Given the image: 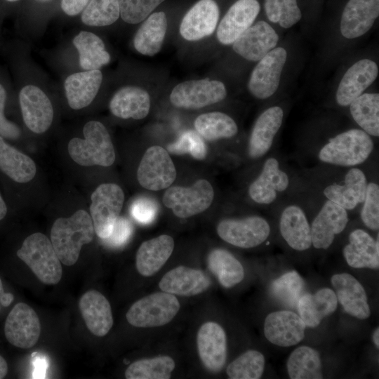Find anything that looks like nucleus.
Masks as SVG:
<instances>
[{"mask_svg": "<svg viewBox=\"0 0 379 379\" xmlns=\"http://www.w3.org/2000/svg\"><path fill=\"white\" fill-rule=\"evenodd\" d=\"M168 27L166 13H151L138 29L133 38L135 49L140 54L154 56L161 49Z\"/></svg>", "mask_w": 379, "mask_h": 379, "instance_id": "33", "label": "nucleus"}, {"mask_svg": "<svg viewBox=\"0 0 379 379\" xmlns=\"http://www.w3.org/2000/svg\"><path fill=\"white\" fill-rule=\"evenodd\" d=\"M211 280L203 271L178 266L166 273L159 283L161 291L182 296H193L206 291Z\"/></svg>", "mask_w": 379, "mask_h": 379, "instance_id": "27", "label": "nucleus"}, {"mask_svg": "<svg viewBox=\"0 0 379 379\" xmlns=\"http://www.w3.org/2000/svg\"><path fill=\"white\" fill-rule=\"evenodd\" d=\"M94 227L90 215L78 210L69 218H59L51 231V241L60 262L67 266L75 264L81 247L93 239Z\"/></svg>", "mask_w": 379, "mask_h": 379, "instance_id": "5", "label": "nucleus"}, {"mask_svg": "<svg viewBox=\"0 0 379 379\" xmlns=\"http://www.w3.org/2000/svg\"><path fill=\"white\" fill-rule=\"evenodd\" d=\"M374 149L373 138L358 127L339 131L319 147L321 163L336 167L359 166L368 160Z\"/></svg>", "mask_w": 379, "mask_h": 379, "instance_id": "3", "label": "nucleus"}, {"mask_svg": "<svg viewBox=\"0 0 379 379\" xmlns=\"http://www.w3.org/2000/svg\"><path fill=\"white\" fill-rule=\"evenodd\" d=\"M102 81L99 69L86 70L68 76L64 83L69 107L80 109L89 105L96 96Z\"/></svg>", "mask_w": 379, "mask_h": 379, "instance_id": "31", "label": "nucleus"}, {"mask_svg": "<svg viewBox=\"0 0 379 379\" xmlns=\"http://www.w3.org/2000/svg\"><path fill=\"white\" fill-rule=\"evenodd\" d=\"M176 174L168 152L161 146L154 145L145 152L138 168L137 178L144 188L158 191L169 187Z\"/></svg>", "mask_w": 379, "mask_h": 379, "instance_id": "15", "label": "nucleus"}, {"mask_svg": "<svg viewBox=\"0 0 379 379\" xmlns=\"http://www.w3.org/2000/svg\"><path fill=\"white\" fill-rule=\"evenodd\" d=\"M340 178L323 186L324 197L347 211L359 208L368 182L366 173L358 166L350 167Z\"/></svg>", "mask_w": 379, "mask_h": 379, "instance_id": "17", "label": "nucleus"}, {"mask_svg": "<svg viewBox=\"0 0 379 379\" xmlns=\"http://www.w3.org/2000/svg\"><path fill=\"white\" fill-rule=\"evenodd\" d=\"M281 41V32L265 19L255 22L230 46L239 58L257 63Z\"/></svg>", "mask_w": 379, "mask_h": 379, "instance_id": "9", "label": "nucleus"}, {"mask_svg": "<svg viewBox=\"0 0 379 379\" xmlns=\"http://www.w3.org/2000/svg\"><path fill=\"white\" fill-rule=\"evenodd\" d=\"M22 260L44 284H58L62 275L60 260L51 241L44 234L34 233L28 236L17 251Z\"/></svg>", "mask_w": 379, "mask_h": 379, "instance_id": "7", "label": "nucleus"}, {"mask_svg": "<svg viewBox=\"0 0 379 379\" xmlns=\"http://www.w3.org/2000/svg\"><path fill=\"white\" fill-rule=\"evenodd\" d=\"M158 206L157 202L147 197H139L131 204L130 212L132 217L139 223H151L157 216Z\"/></svg>", "mask_w": 379, "mask_h": 379, "instance_id": "49", "label": "nucleus"}, {"mask_svg": "<svg viewBox=\"0 0 379 379\" xmlns=\"http://www.w3.org/2000/svg\"><path fill=\"white\" fill-rule=\"evenodd\" d=\"M348 222V211L326 199L310 224L312 246L319 250L328 249Z\"/></svg>", "mask_w": 379, "mask_h": 379, "instance_id": "16", "label": "nucleus"}, {"mask_svg": "<svg viewBox=\"0 0 379 379\" xmlns=\"http://www.w3.org/2000/svg\"><path fill=\"white\" fill-rule=\"evenodd\" d=\"M6 99V91L0 84V135L3 138L15 140L20 136L21 131L15 124L8 121L4 116Z\"/></svg>", "mask_w": 379, "mask_h": 379, "instance_id": "51", "label": "nucleus"}, {"mask_svg": "<svg viewBox=\"0 0 379 379\" xmlns=\"http://www.w3.org/2000/svg\"><path fill=\"white\" fill-rule=\"evenodd\" d=\"M265 357L254 350H250L232 361L226 369L231 379H258L264 371Z\"/></svg>", "mask_w": 379, "mask_h": 379, "instance_id": "45", "label": "nucleus"}, {"mask_svg": "<svg viewBox=\"0 0 379 379\" xmlns=\"http://www.w3.org/2000/svg\"><path fill=\"white\" fill-rule=\"evenodd\" d=\"M305 283L296 271L284 274L274 280L270 287L271 295L284 306L293 307L297 305L302 295Z\"/></svg>", "mask_w": 379, "mask_h": 379, "instance_id": "43", "label": "nucleus"}, {"mask_svg": "<svg viewBox=\"0 0 379 379\" xmlns=\"http://www.w3.org/2000/svg\"><path fill=\"white\" fill-rule=\"evenodd\" d=\"M73 44L79 52L80 66L85 70L99 69L110 61L104 42L92 32H80L74 38Z\"/></svg>", "mask_w": 379, "mask_h": 379, "instance_id": "37", "label": "nucleus"}, {"mask_svg": "<svg viewBox=\"0 0 379 379\" xmlns=\"http://www.w3.org/2000/svg\"><path fill=\"white\" fill-rule=\"evenodd\" d=\"M6 1H18V0H6Z\"/></svg>", "mask_w": 379, "mask_h": 379, "instance_id": "58", "label": "nucleus"}, {"mask_svg": "<svg viewBox=\"0 0 379 379\" xmlns=\"http://www.w3.org/2000/svg\"><path fill=\"white\" fill-rule=\"evenodd\" d=\"M270 232V223L258 215L225 218L217 226V233L223 241L241 248L260 246L269 238Z\"/></svg>", "mask_w": 379, "mask_h": 379, "instance_id": "13", "label": "nucleus"}, {"mask_svg": "<svg viewBox=\"0 0 379 379\" xmlns=\"http://www.w3.org/2000/svg\"><path fill=\"white\" fill-rule=\"evenodd\" d=\"M180 310L177 298L166 292L154 293L135 302L128 310V322L138 328L159 327L169 323Z\"/></svg>", "mask_w": 379, "mask_h": 379, "instance_id": "8", "label": "nucleus"}, {"mask_svg": "<svg viewBox=\"0 0 379 379\" xmlns=\"http://www.w3.org/2000/svg\"><path fill=\"white\" fill-rule=\"evenodd\" d=\"M338 299L335 292L328 288L319 290L314 294L302 295L298 300L299 316L306 326L314 328L321 320L335 312Z\"/></svg>", "mask_w": 379, "mask_h": 379, "instance_id": "34", "label": "nucleus"}, {"mask_svg": "<svg viewBox=\"0 0 379 379\" xmlns=\"http://www.w3.org/2000/svg\"><path fill=\"white\" fill-rule=\"evenodd\" d=\"M280 234L289 247L297 251L311 248L310 223L300 204L291 203L282 209L279 220Z\"/></svg>", "mask_w": 379, "mask_h": 379, "instance_id": "25", "label": "nucleus"}, {"mask_svg": "<svg viewBox=\"0 0 379 379\" xmlns=\"http://www.w3.org/2000/svg\"><path fill=\"white\" fill-rule=\"evenodd\" d=\"M379 17V0H347L325 36L322 59L336 62L373 27Z\"/></svg>", "mask_w": 379, "mask_h": 379, "instance_id": "1", "label": "nucleus"}, {"mask_svg": "<svg viewBox=\"0 0 379 379\" xmlns=\"http://www.w3.org/2000/svg\"><path fill=\"white\" fill-rule=\"evenodd\" d=\"M220 19V9L215 0H199L184 15L180 25L181 36L196 41L215 32Z\"/></svg>", "mask_w": 379, "mask_h": 379, "instance_id": "21", "label": "nucleus"}, {"mask_svg": "<svg viewBox=\"0 0 379 379\" xmlns=\"http://www.w3.org/2000/svg\"><path fill=\"white\" fill-rule=\"evenodd\" d=\"M84 138H74L69 142L68 152L74 161L83 166H110L115 161L114 148L105 126L90 121L83 128Z\"/></svg>", "mask_w": 379, "mask_h": 379, "instance_id": "6", "label": "nucleus"}, {"mask_svg": "<svg viewBox=\"0 0 379 379\" xmlns=\"http://www.w3.org/2000/svg\"><path fill=\"white\" fill-rule=\"evenodd\" d=\"M227 95L223 82L208 78L177 84L170 94L171 104L178 108L199 109L218 103Z\"/></svg>", "mask_w": 379, "mask_h": 379, "instance_id": "11", "label": "nucleus"}, {"mask_svg": "<svg viewBox=\"0 0 379 379\" xmlns=\"http://www.w3.org/2000/svg\"><path fill=\"white\" fill-rule=\"evenodd\" d=\"M306 325L299 314L281 310L269 314L264 322V334L267 340L279 347L299 343L305 336Z\"/></svg>", "mask_w": 379, "mask_h": 379, "instance_id": "23", "label": "nucleus"}, {"mask_svg": "<svg viewBox=\"0 0 379 379\" xmlns=\"http://www.w3.org/2000/svg\"><path fill=\"white\" fill-rule=\"evenodd\" d=\"M79 306L86 327L93 335L102 337L108 333L114 320L110 304L101 293L95 290L86 292Z\"/></svg>", "mask_w": 379, "mask_h": 379, "instance_id": "29", "label": "nucleus"}, {"mask_svg": "<svg viewBox=\"0 0 379 379\" xmlns=\"http://www.w3.org/2000/svg\"><path fill=\"white\" fill-rule=\"evenodd\" d=\"M208 267L225 288H231L240 283L244 277L241 263L229 251L215 248L207 258Z\"/></svg>", "mask_w": 379, "mask_h": 379, "instance_id": "38", "label": "nucleus"}, {"mask_svg": "<svg viewBox=\"0 0 379 379\" xmlns=\"http://www.w3.org/2000/svg\"><path fill=\"white\" fill-rule=\"evenodd\" d=\"M373 340L375 347L378 349L379 347V328L378 327L374 331L373 333Z\"/></svg>", "mask_w": 379, "mask_h": 379, "instance_id": "57", "label": "nucleus"}, {"mask_svg": "<svg viewBox=\"0 0 379 379\" xmlns=\"http://www.w3.org/2000/svg\"><path fill=\"white\" fill-rule=\"evenodd\" d=\"M378 74L376 55L363 53L346 60L332 88L333 104L346 109L352 100L372 86Z\"/></svg>", "mask_w": 379, "mask_h": 379, "instance_id": "4", "label": "nucleus"}, {"mask_svg": "<svg viewBox=\"0 0 379 379\" xmlns=\"http://www.w3.org/2000/svg\"><path fill=\"white\" fill-rule=\"evenodd\" d=\"M165 0H119L120 15L129 24L145 20Z\"/></svg>", "mask_w": 379, "mask_h": 379, "instance_id": "48", "label": "nucleus"}, {"mask_svg": "<svg viewBox=\"0 0 379 379\" xmlns=\"http://www.w3.org/2000/svg\"><path fill=\"white\" fill-rule=\"evenodd\" d=\"M0 170L19 183H25L35 176L36 168L27 155L8 144L0 135Z\"/></svg>", "mask_w": 379, "mask_h": 379, "instance_id": "36", "label": "nucleus"}, {"mask_svg": "<svg viewBox=\"0 0 379 379\" xmlns=\"http://www.w3.org/2000/svg\"><path fill=\"white\" fill-rule=\"evenodd\" d=\"M91 198L90 212L94 231L100 239L107 238L122 209L124 192L115 183H103L95 190Z\"/></svg>", "mask_w": 379, "mask_h": 379, "instance_id": "10", "label": "nucleus"}, {"mask_svg": "<svg viewBox=\"0 0 379 379\" xmlns=\"http://www.w3.org/2000/svg\"><path fill=\"white\" fill-rule=\"evenodd\" d=\"M350 117L358 128L373 138L379 136V93L366 91L347 107Z\"/></svg>", "mask_w": 379, "mask_h": 379, "instance_id": "35", "label": "nucleus"}, {"mask_svg": "<svg viewBox=\"0 0 379 379\" xmlns=\"http://www.w3.org/2000/svg\"><path fill=\"white\" fill-rule=\"evenodd\" d=\"M7 206L0 194V220H2L6 215Z\"/></svg>", "mask_w": 379, "mask_h": 379, "instance_id": "56", "label": "nucleus"}, {"mask_svg": "<svg viewBox=\"0 0 379 379\" xmlns=\"http://www.w3.org/2000/svg\"><path fill=\"white\" fill-rule=\"evenodd\" d=\"M119 15V0H90L81 18L87 25L102 27L113 24Z\"/></svg>", "mask_w": 379, "mask_h": 379, "instance_id": "44", "label": "nucleus"}, {"mask_svg": "<svg viewBox=\"0 0 379 379\" xmlns=\"http://www.w3.org/2000/svg\"><path fill=\"white\" fill-rule=\"evenodd\" d=\"M360 218L363 224L369 230L379 229V185L368 181L364 199L360 206Z\"/></svg>", "mask_w": 379, "mask_h": 379, "instance_id": "47", "label": "nucleus"}, {"mask_svg": "<svg viewBox=\"0 0 379 379\" xmlns=\"http://www.w3.org/2000/svg\"><path fill=\"white\" fill-rule=\"evenodd\" d=\"M347 265L353 268L379 267L378 234L375 240L363 229L352 230L348 237V243L343 249Z\"/></svg>", "mask_w": 379, "mask_h": 379, "instance_id": "28", "label": "nucleus"}, {"mask_svg": "<svg viewBox=\"0 0 379 379\" xmlns=\"http://www.w3.org/2000/svg\"><path fill=\"white\" fill-rule=\"evenodd\" d=\"M19 102L23 121L35 133H43L51 126L53 119L52 104L39 87L27 85L19 93Z\"/></svg>", "mask_w": 379, "mask_h": 379, "instance_id": "22", "label": "nucleus"}, {"mask_svg": "<svg viewBox=\"0 0 379 379\" xmlns=\"http://www.w3.org/2000/svg\"><path fill=\"white\" fill-rule=\"evenodd\" d=\"M286 366L292 379L323 378L319 354L310 347L301 346L294 350L288 359Z\"/></svg>", "mask_w": 379, "mask_h": 379, "instance_id": "40", "label": "nucleus"}, {"mask_svg": "<svg viewBox=\"0 0 379 379\" xmlns=\"http://www.w3.org/2000/svg\"><path fill=\"white\" fill-rule=\"evenodd\" d=\"M291 178L275 157H269L263 163L257 178L250 184L248 194L251 199L262 206H270L290 187Z\"/></svg>", "mask_w": 379, "mask_h": 379, "instance_id": "14", "label": "nucleus"}, {"mask_svg": "<svg viewBox=\"0 0 379 379\" xmlns=\"http://www.w3.org/2000/svg\"><path fill=\"white\" fill-rule=\"evenodd\" d=\"M32 364L34 366L33 378H44L48 368V361L39 353H33Z\"/></svg>", "mask_w": 379, "mask_h": 379, "instance_id": "53", "label": "nucleus"}, {"mask_svg": "<svg viewBox=\"0 0 379 379\" xmlns=\"http://www.w3.org/2000/svg\"><path fill=\"white\" fill-rule=\"evenodd\" d=\"M41 1H47V0H41Z\"/></svg>", "mask_w": 379, "mask_h": 379, "instance_id": "59", "label": "nucleus"}, {"mask_svg": "<svg viewBox=\"0 0 379 379\" xmlns=\"http://www.w3.org/2000/svg\"><path fill=\"white\" fill-rule=\"evenodd\" d=\"M150 96L148 92L136 86L119 88L110 100V112L121 119H142L150 109Z\"/></svg>", "mask_w": 379, "mask_h": 379, "instance_id": "30", "label": "nucleus"}, {"mask_svg": "<svg viewBox=\"0 0 379 379\" xmlns=\"http://www.w3.org/2000/svg\"><path fill=\"white\" fill-rule=\"evenodd\" d=\"M168 151L174 154L189 153L198 160L205 159L207 154L204 139L192 130L183 132L175 142L168 146Z\"/></svg>", "mask_w": 379, "mask_h": 379, "instance_id": "46", "label": "nucleus"}, {"mask_svg": "<svg viewBox=\"0 0 379 379\" xmlns=\"http://www.w3.org/2000/svg\"><path fill=\"white\" fill-rule=\"evenodd\" d=\"M214 191L205 179L197 180L190 187L173 186L168 188L163 203L178 218H187L206 210L211 205Z\"/></svg>", "mask_w": 379, "mask_h": 379, "instance_id": "12", "label": "nucleus"}, {"mask_svg": "<svg viewBox=\"0 0 379 379\" xmlns=\"http://www.w3.org/2000/svg\"><path fill=\"white\" fill-rule=\"evenodd\" d=\"M14 299L13 295L10 293H4L3 284L0 279V305L8 307L11 305Z\"/></svg>", "mask_w": 379, "mask_h": 379, "instance_id": "54", "label": "nucleus"}, {"mask_svg": "<svg viewBox=\"0 0 379 379\" xmlns=\"http://www.w3.org/2000/svg\"><path fill=\"white\" fill-rule=\"evenodd\" d=\"M196 131L203 139L214 141L228 139L238 133L236 121L221 112H211L197 117L194 122Z\"/></svg>", "mask_w": 379, "mask_h": 379, "instance_id": "39", "label": "nucleus"}, {"mask_svg": "<svg viewBox=\"0 0 379 379\" xmlns=\"http://www.w3.org/2000/svg\"><path fill=\"white\" fill-rule=\"evenodd\" d=\"M292 48L286 41H281L254 65L247 82V89L253 98L267 100L279 92L293 59Z\"/></svg>", "mask_w": 379, "mask_h": 379, "instance_id": "2", "label": "nucleus"}, {"mask_svg": "<svg viewBox=\"0 0 379 379\" xmlns=\"http://www.w3.org/2000/svg\"><path fill=\"white\" fill-rule=\"evenodd\" d=\"M173 248V239L167 234L144 241L136 253L138 272L144 277L154 275L168 260Z\"/></svg>", "mask_w": 379, "mask_h": 379, "instance_id": "32", "label": "nucleus"}, {"mask_svg": "<svg viewBox=\"0 0 379 379\" xmlns=\"http://www.w3.org/2000/svg\"><path fill=\"white\" fill-rule=\"evenodd\" d=\"M90 0H62L61 8L68 15L74 16L84 11Z\"/></svg>", "mask_w": 379, "mask_h": 379, "instance_id": "52", "label": "nucleus"}, {"mask_svg": "<svg viewBox=\"0 0 379 379\" xmlns=\"http://www.w3.org/2000/svg\"><path fill=\"white\" fill-rule=\"evenodd\" d=\"M133 232L131 222L124 217L117 218L110 235L101 239L107 246L119 248L125 245L130 239Z\"/></svg>", "mask_w": 379, "mask_h": 379, "instance_id": "50", "label": "nucleus"}, {"mask_svg": "<svg viewBox=\"0 0 379 379\" xmlns=\"http://www.w3.org/2000/svg\"><path fill=\"white\" fill-rule=\"evenodd\" d=\"M331 282L338 301L346 312L359 319L370 317L366 291L355 277L347 273L335 274L332 276Z\"/></svg>", "mask_w": 379, "mask_h": 379, "instance_id": "26", "label": "nucleus"}, {"mask_svg": "<svg viewBox=\"0 0 379 379\" xmlns=\"http://www.w3.org/2000/svg\"><path fill=\"white\" fill-rule=\"evenodd\" d=\"M175 364L169 356H159L134 361L126 368L127 379H169Z\"/></svg>", "mask_w": 379, "mask_h": 379, "instance_id": "42", "label": "nucleus"}, {"mask_svg": "<svg viewBox=\"0 0 379 379\" xmlns=\"http://www.w3.org/2000/svg\"><path fill=\"white\" fill-rule=\"evenodd\" d=\"M4 333L7 340L17 347H33L41 333V324L36 312L24 302L17 303L6 317Z\"/></svg>", "mask_w": 379, "mask_h": 379, "instance_id": "19", "label": "nucleus"}, {"mask_svg": "<svg viewBox=\"0 0 379 379\" xmlns=\"http://www.w3.org/2000/svg\"><path fill=\"white\" fill-rule=\"evenodd\" d=\"M8 372V364L2 356L0 355V379L4 378Z\"/></svg>", "mask_w": 379, "mask_h": 379, "instance_id": "55", "label": "nucleus"}, {"mask_svg": "<svg viewBox=\"0 0 379 379\" xmlns=\"http://www.w3.org/2000/svg\"><path fill=\"white\" fill-rule=\"evenodd\" d=\"M263 11L265 19L281 32L303 18L298 0H263Z\"/></svg>", "mask_w": 379, "mask_h": 379, "instance_id": "41", "label": "nucleus"}, {"mask_svg": "<svg viewBox=\"0 0 379 379\" xmlns=\"http://www.w3.org/2000/svg\"><path fill=\"white\" fill-rule=\"evenodd\" d=\"M286 110L281 105H273L264 109L252 127L248 155L253 159L265 156L271 149L285 119Z\"/></svg>", "mask_w": 379, "mask_h": 379, "instance_id": "18", "label": "nucleus"}, {"mask_svg": "<svg viewBox=\"0 0 379 379\" xmlns=\"http://www.w3.org/2000/svg\"><path fill=\"white\" fill-rule=\"evenodd\" d=\"M199 358L211 372L217 373L224 367L227 359V338L224 329L214 321L204 323L197 335Z\"/></svg>", "mask_w": 379, "mask_h": 379, "instance_id": "24", "label": "nucleus"}, {"mask_svg": "<svg viewBox=\"0 0 379 379\" xmlns=\"http://www.w3.org/2000/svg\"><path fill=\"white\" fill-rule=\"evenodd\" d=\"M261 10L259 0H237L227 9L216 28V38L230 46L256 20Z\"/></svg>", "mask_w": 379, "mask_h": 379, "instance_id": "20", "label": "nucleus"}]
</instances>
